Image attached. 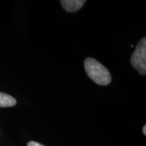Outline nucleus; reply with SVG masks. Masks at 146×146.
<instances>
[{"mask_svg":"<svg viewBox=\"0 0 146 146\" xmlns=\"http://www.w3.org/2000/svg\"><path fill=\"white\" fill-rule=\"evenodd\" d=\"M84 65L87 75L96 84L106 86L111 83L112 76L109 70L96 59L87 58Z\"/></svg>","mask_w":146,"mask_h":146,"instance_id":"obj_1","label":"nucleus"},{"mask_svg":"<svg viewBox=\"0 0 146 146\" xmlns=\"http://www.w3.org/2000/svg\"><path fill=\"white\" fill-rule=\"evenodd\" d=\"M133 67L141 75L146 74V37L144 36L137 45L131 58Z\"/></svg>","mask_w":146,"mask_h":146,"instance_id":"obj_2","label":"nucleus"},{"mask_svg":"<svg viewBox=\"0 0 146 146\" xmlns=\"http://www.w3.org/2000/svg\"><path fill=\"white\" fill-rule=\"evenodd\" d=\"M86 1L85 0H62L60 1L62 5L67 12H74L80 10Z\"/></svg>","mask_w":146,"mask_h":146,"instance_id":"obj_3","label":"nucleus"},{"mask_svg":"<svg viewBox=\"0 0 146 146\" xmlns=\"http://www.w3.org/2000/svg\"><path fill=\"white\" fill-rule=\"evenodd\" d=\"M16 100L10 95L0 92V107L6 108L15 106Z\"/></svg>","mask_w":146,"mask_h":146,"instance_id":"obj_4","label":"nucleus"},{"mask_svg":"<svg viewBox=\"0 0 146 146\" xmlns=\"http://www.w3.org/2000/svg\"><path fill=\"white\" fill-rule=\"evenodd\" d=\"M27 146H45V145H42V144L37 143V142H35V141H30L29 142L28 144H27Z\"/></svg>","mask_w":146,"mask_h":146,"instance_id":"obj_5","label":"nucleus"},{"mask_svg":"<svg viewBox=\"0 0 146 146\" xmlns=\"http://www.w3.org/2000/svg\"><path fill=\"white\" fill-rule=\"evenodd\" d=\"M143 133L144 135H146V126L145 125H144V127L143 128Z\"/></svg>","mask_w":146,"mask_h":146,"instance_id":"obj_6","label":"nucleus"}]
</instances>
